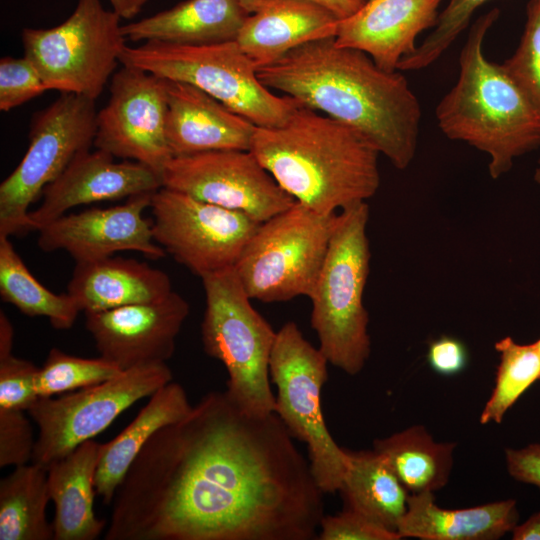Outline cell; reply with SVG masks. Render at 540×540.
<instances>
[{
    "label": "cell",
    "mask_w": 540,
    "mask_h": 540,
    "mask_svg": "<svg viewBox=\"0 0 540 540\" xmlns=\"http://www.w3.org/2000/svg\"><path fill=\"white\" fill-rule=\"evenodd\" d=\"M501 65L540 114V0L528 2L520 43Z\"/></svg>",
    "instance_id": "cell-34"
},
{
    "label": "cell",
    "mask_w": 540,
    "mask_h": 540,
    "mask_svg": "<svg viewBox=\"0 0 540 540\" xmlns=\"http://www.w3.org/2000/svg\"><path fill=\"white\" fill-rule=\"evenodd\" d=\"M112 10L121 19L130 20L137 16L148 0H109Z\"/></svg>",
    "instance_id": "cell-43"
},
{
    "label": "cell",
    "mask_w": 540,
    "mask_h": 540,
    "mask_svg": "<svg viewBox=\"0 0 540 540\" xmlns=\"http://www.w3.org/2000/svg\"><path fill=\"white\" fill-rule=\"evenodd\" d=\"M152 195L140 194L121 205L64 214L38 230L37 244L44 252L66 251L76 263L104 259L120 251L160 259L166 252L155 242L151 222L143 217Z\"/></svg>",
    "instance_id": "cell-17"
},
{
    "label": "cell",
    "mask_w": 540,
    "mask_h": 540,
    "mask_svg": "<svg viewBox=\"0 0 540 540\" xmlns=\"http://www.w3.org/2000/svg\"><path fill=\"white\" fill-rule=\"evenodd\" d=\"M123 370L103 358H82L52 348L39 368L36 392L39 398L73 392L105 382Z\"/></svg>",
    "instance_id": "cell-32"
},
{
    "label": "cell",
    "mask_w": 540,
    "mask_h": 540,
    "mask_svg": "<svg viewBox=\"0 0 540 540\" xmlns=\"http://www.w3.org/2000/svg\"><path fill=\"white\" fill-rule=\"evenodd\" d=\"M260 81L351 127L398 169L415 157L421 107L407 79L335 37L305 43L257 67Z\"/></svg>",
    "instance_id": "cell-2"
},
{
    "label": "cell",
    "mask_w": 540,
    "mask_h": 540,
    "mask_svg": "<svg viewBox=\"0 0 540 540\" xmlns=\"http://www.w3.org/2000/svg\"><path fill=\"white\" fill-rule=\"evenodd\" d=\"M50 500L46 468L33 462L15 467L0 481V540H53Z\"/></svg>",
    "instance_id": "cell-29"
},
{
    "label": "cell",
    "mask_w": 540,
    "mask_h": 540,
    "mask_svg": "<svg viewBox=\"0 0 540 540\" xmlns=\"http://www.w3.org/2000/svg\"><path fill=\"white\" fill-rule=\"evenodd\" d=\"M39 368L10 354L0 358V409L28 411L39 398L36 379Z\"/></svg>",
    "instance_id": "cell-36"
},
{
    "label": "cell",
    "mask_w": 540,
    "mask_h": 540,
    "mask_svg": "<svg viewBox=\"0 0 540 540\" xmlns=\"http://www.w3.org/2000/svg\"><path fill=\"white\" fill-rule=\"evenodd\" d=\"M162 186L262 223L296 201L284 191L250 150H219L172 157Z\"/></svg>",
    "instance_id": "cell-15"
},
{
    "label": "cell",
    "mask_w": 540,
    "mask_h": 540,
    "mask_svg": "<svg viewBox=\"0 0 540 540\" xmlns=\"http://www.w3.org/2000/svg\"><path fill=\"white\" fill-rule=\"evenodd\" d=\"M317 538L319 540H399L397 531L387 529L362 514L344 508L335 515H324Z\"/></svg>",
    "instance_id": "cell-38"
},
{
    "label": "cell",
    "mask_w": 540,
    "mask_h": 540,
    "mask_svg": "<svg viewBox=\"0 0 540 540\" xmlns=\"http://www.w3.org/2000/svg\"><path fill=\"white\" fill-rule=\"evenodd\" d=\"M14 330L7 315L0 311V358L12 354Z\"/></svg>",
    "instance_id": "cell-44"
},
{
    "label": "cell",
    "mask_w": 540,
    "mask_h": 540,
    "mask_svg": "<svg viewBox=\"0 0 540 540\" xmlns=\"http://www.w3.org/2000/svg\"><path fill=\"white\" fill-rule=\"evenodd\" d=\"M172 291L171 280L161 269L112 256L76 263L67 286V293L84 313L151 302Z\"/></svg>",
    "instance_id": "cell-22"
},
{
    "label": "cell",
    "mask_w": 540,
    "mask_h": 540,
    "mask_svg": "<svg viewBox=\"0 0 540 540\" xmlns=\"http://www.w3.org/2000/svg\"><path fill=\"white\" fill-rule=\"evenodd\" d=\"M534 179L540 185V160H539V166L537 167L535 171Z\"/></svg>",
    "instance_id": "cell-46"
},
{
    "label": "cell",
    "mask_w": 540,
    "mask_h": 540,
    "mask_svg": "<svg viewBox=\"0 0 540 540\" xmlns=\"http://www.w3.org/2000/svg\"><path fill=\"white\" fill-rule=\"evenodd\" d=\"M487 0H449L439 13L437 24L410 55L402 58L397 69L420 70L434 63L467 27L474 11Z\"/></svg>",
    "instance_id": "cell-33"
},
{
    "label": "cell",
    "mask_w": 540,
    "mask_h": 540,
    "mask_svg": "<svg viewBox=\"0 0 540 540\" xmlns=\"http://www.w3.org/2000/svg\"><path fill=\"white\" fill-rule=\"evenodd\" d=\"M534 345L538 348V350L540 351V338L534 342Z\"/></svg>",
    "instance_id": "cell-47"
},
{
    "label": "cell",
    "mask_w": 540,
    "mask_h": 540,
    "mask_svg": "<svg viewBox=\"0 0 540 540\" xmlns=\"http://www.w3.org/2000/svg\"><path fill=\"white\" fill-rule=\"evenodd\" d=\"M442 0H366L351 16L339 20L335 44L368 54L381 69L398 70L414 52L417 36L434 28Z\"/></svg>",
    "instance_id": "cell-19"
},
{
    "label": "cell",
    "mask_w": 540,
    "mask_h": 540,
    "mask_svg": "<svg viewBox=\"0 0 540 540\" xmlns=\"http://www.w3.org/2000/svg\"><path fill=\"white\" fill-rule=\"evenodd\" d=\"M172 378L166 363L148 364L123 370L105 382L58 398H38L27 411L39 428L32 462L47 469Z\"/></svg>",
    "instance_id": "cell-12"
},
{
    "label": "cell",
    "mask_w": 540,
    "mask_h": 540,
    "mask_svg": "<svg viewBox=\"0 0 540 540\" xmlns=\"http://www.w3.org/2000/svg\"><path fill=\"white\" fill-rule=\"evenodd\" d=\"M120 63L191 84L258 127L281 126L303 106L288 95L271 92L236 40L203 45L157 41L126 45Z\"/></svg>",
    "instance_id": "cell-6"
},
{
    "label": "cell",
    "mask_w": 540,
    "mask_h": 540,
    "mask_svg": "<svg viewBox=\"0 0 540 540\" xmlns=\"http://www.w3.org/2000/svg\"><path fill=\"white\" fill-rule=\"evenodd\" d=\"M48 90L34 64L27 57L1 58V111H10Z\"/></svg>",
    "instance_id": "cell-35"
},
{
    "label": "cell",
    "mask_w": 540,
    "mask_h": 540,
    "mask_svg": "<svg viewBox=\"0 0 540 540\" xmlns=\"http://www.w3.org/2000/svg\"><path fill=\"white\" fill-rule=\"evenodd\" d=\"M505 460L508 473L513 479L540 489V443L507 448Z\"/></svg>",
    "instance_id": "cell-40"
},
{
    "label": "cell",
    "mask_w": 540,
    "mask_h": 540,
    "mask_svg": "<svg viewBox=\"0 0 540 540\" xmlns=\"http://www.w3.org/2000/svg\"><path fill=\"white\" fill-rule=\"evenodd\" d=\"M120 21L100 0H78L61 24L22 30L24 56L49 90L96 100L126 47Z\"/></svg>",
    "instance_id": "cell-10"
},
{
    "label": "cell",
    "mask_w": 540,
    "mask_h": 540,
    "mask_svg": "<svg viewBox=\"0 0 540 540\" xmlns=\"http://www.w3.org/2000/svg\"><path fill=\"white\" fill-rule=\"evenodd\" d=\"M167 111L166 79L122 65L113 74L107 104L97 112L93 145L161 175L173 157L166 136Z\"/></svg>",
    "instance_id": "cell-14"
},
{
    "label": "cell",
    "mask_w": 540,
    "mask_h": 540,
    "mask_svg": "<svg viewBox=\"0 0 540 540\" xmlns=\"http://www.w3.org/2000/svg\"><path fill=\"white\" fill-rule=\"evenodd\" d=\"M166 136L173 157L250 150L258 126L201 89L167 80Z\"/></svg>",
    "instance_id": "cell-20"
},
{
    "label": "cell",
    "mask_w": 540,
    "mask_h": 540,
    "mask_svg": "<svg viewBox=\"0 0 540 540\" xmlns=\"http://www.w3.org/2000/svg\"><path fill=\"white\" fill-rule=\"evenodd\" d=\"M455 449V442L435 441L423 425L373 441V450L386 458L410 494L442 489L449 481Z\"/></svg>",
    "instance_id": "cell-28"
},
{
    "label": "cell",
    "mask_w": 540,
    "mask_h": 540,
    "mask_svg": "<svg viewBox=\"0 0 540 540\" xmlns=\"http://www.w3.org/2000/svg\"><path fill=\"white\" fill-rule=\"evenodd\" d=\"M114 158L100 149L75 156L44 188L39 207L29 212L33 231L75 206L154 193L162 187L161 175L150 167L131 160L115 162Z\"/></svg>",
    "instance_id": "cell-18"
},
{
    "label": "cell",
    "mask_w": 540,
    "mask_h": 540,
    "mask_svg": "<svg viewBox=\"0 0 540 540\" xmlns=\"http://www.w3.org/2000/svg\"><path fill=\"white\" fill-rule=\"evenodd\" d=\"M324 494L276 413L211 391L138 453L104 539L311 540Z\"/></svg>",
    "instance_id": "cell-1"
},
{
    "label": "cell",
    "mask_w": 540,
    "mask_h": 540,
    "mask_svg": "<svg viewBox=\"0 0 540 540\" xmlns=\"http://www.w3.org/2000/svg\"><path fill=\"white\" fill-rule=\"evenodd\" d=\"M427 361L438 374L453 376L465 369L468 350L461 340L443 335L429 343Z\"/></svg>",
    "instance_id": "cell-39"
},
{
    "label": "cell",
    "mask_w": 540,
    "mask_h": 540,
    "mask_svg": "<svg viewBox=\"0 0 540 540\" xmlns=\"http://www.w3.org/2000/svg\"><path fill=\"white\" fill-rule=\"evenodd\" d=\"M103 443L87 440L47 468L50 498L55 505L53 540H95L106 521L94 513L95 475Z\"/></svg>",
    "instance_id": "cell-23"
},
{
    "label": "cell",
    "mask_w": 540,
    "mask_h": 540,
    "mask_svg": "<svg viewBox=\"0 0 540 540\" xmlns=\"http://www.w3.org/2000/svg\"><path fill=\"white\" fill-rule=\"evenodd\" d=\"M248 15L236 0H185L121 29L132 42L203 45L236 40Z\"/></svg>",
    "instance_id": "cell-25"
},
{
    "label": "cell",
    "mask_w": 540,
    "mask_h": 540,
    "mask_svg": "<svg viewBox=\"0 0 540 540\" xmlns=\"http://www.w3.org/2000/svg\"><path fill=\"white\" fill-rule=\"evenodd\" d=\"M328 363L294 321L286 322L277 331L269 364L270 378L277 388L275 413L293 438L306 444L320 489L335 493L347 468L348 453L331 436L321 409Z\"/></svg>",
    "instance_id": "cell-9"
},
{
    "label": "cell",
    "mask_w": 540,
    "mask_h": 540,
    "mask_svg": "<svg viewBox=\"0 0 540 540\" xmlns=\"http://www.w3.org/2000/svg\"><path fill=\"white\" fill-rule=\"evenodd\" d=\"M249 14L253 13L259 0H236Z\"/></svg>",
    "instance_id": "cell-45"
},
{
    "label": "cell",
    "mask_w": 540,
    "mask_h": 540,
    "mask_svg": "<svg viewBox=\"0 0 540 540\" xmlns=\"http://www.w3.org/2000/svg\"><path fill=\"white\" fill-rule=\"evenodd\" d=\"M95 100L61 95L38 112L26 153L0 185V237L33 231L28 208L79 153L89 150L96 133Z\"/></svg>",
    "instance_id": "cell-11"
},
{
    "label": "cell",
    "mask_w": 540,
    "mask_h": 540,
    "mask_svg": "<svg viewBox=\"0 0 540 540\" xmlns=\"http://www.w3.org/2000/svg\"><path fill=\"white\" fill-rule=\"evenodd\" d=\"M519 521L513 499L461 509L439 507L433 493H412L398 524L402 538L421 540H497L512 531Z\"/></svg>",
    "instance_id": "cell-24"
},
{
    "label": "cell",
    "mask_w": 540,
    "mask_h": 540,
    "mask_svg": "<svg viewBox=\"0 0 540 540\" xmlns=\"http://www.w3.org/2000/svg\"><path fill=\"white\" fill-rule=\"evenodd\" d=\"M499 16L497 8L472 25L459 57V77L436 107L442 133L490 156L493 179L514 158L540 148V114L502 65L489 61L483 41Z\"/></svg>",
    "instance_id": "cell-4"
},
{
    "label": "cell",
    "mask_w": 540,
    "mask_h": 540,
    "mask_svg": "<svg viewBox=\"0 0 540 540\" xmlns=\"http://www.w3.org/2000/svg\"><path fill=\"white\" fill-rule=\"evenodd\" d=\"M330 11L339 20L358 11L366 0H308Z\"/></svg>",
    "instance_id": "cell-41"
},
{
    "label": "cell",
    "mask_w": 540,
    "mask_h": 540,
    "mask_svg": "<svg viewBox=\"0 0 540 540\" xmlns=\"http://www.w3.org/2000/svg\"><path fill=\"white\" fill-rule=\"evenodd\" d=\"M156 243L200 278L234 267L260 222L162 186L150 204Z\"/></svg>",
    "instance_id": "cell-13"
},
{
    "label": "cell",
    "mask_w": 540,
    "mask_h": 540,
    "mask_svg": "<svg viewBox=\"0 0 540 540\" xmlns=\"http://www.w3.org/2000/svg\"><path fill=\"white\" fill-rule=\"evenodd\" d=\"M339 19L308 0H259L236 42L256 67L311 41L335 37Z\"/></svg>",
    "instance_id": "cell-21"
},
{
    "label": "cell",
    "mask_w": 540,
    "mask_h": 540,
    "mask_svg": "<svg viewBox=\"0 0 540 540\" xmlns=\"http://www.w3.org/2000/svg\"><path fill=\"white\" fill-rule=\"evenodd\" d=\"M189 313L188 301L173 290L159 300L84 314L100 356L127 370L166 363Z\"/></svg>",
    "instance_id": "cell-16"
},
{
    "label": "cell",
    "mask_w": 540,
    "mask_h": 540,
    "mask_svg": "<svg viewBox=\"0 0 540 540\" xmlns=\"http://www.w3.org/2000/svg\"><path fill=\"white\" fill-rule=\"evenodd\" d=\"M0 296L27 316L48 318L59 330L71 328L81 312L67 292L53 293L32 275L9 237H0Z\"/></svg>",
    "instance_id": "cell-30"
},
{
    "label": "cell",
    "mask_w": 540,
    "mask_h": 540,
    "mask_svg": "<svg viewBox=\"0 0 540 540\" xmlns=\"http://www.w3.org/2000/svg\"><path fill=\"white\" fill-rule=\"evenodd\" d=\"M25 411L0 409V467L20 466L32 460L36 440Z\"/></svg>",
    "instance_id": "cell-37"
},
{
    "label": "cell",
    "mask_w": 540,
    "mask_h": 540,
    "mask_svg": "<svg viewBox=\"0 0 540 540\" xmlns=\"http://www.w3.org/2000/svg\"><path fill=\"white\" fill-rule=\"evenodd\" d=\"M513 540H540V511L533 513L511 531Z\"/></svg>",
    "instance_id": "cell-42"
},
{
    "label": "cell",
    "mask_w": 540,
    "mask_h": 540,
    "mask_svg": "<svg viewBox=\"0 0 540 540\" xmlns=\"http://www.w3.org/2000/svg\"><path fill=\"white\" fill-rule=\"evenodd\" d=\"M201 279L205 293L203 348L226 368L225 391L251 414L275 413L269 364L277 332L252 306L234 267Z\"/></svg>",
    "instance_id": "cell-7"
},
{
    "label": "cell",
    "mask_w": 540,
    "mask_h": 540,
    "mask_svg": "<svg viewBox=\"0 0 540 540\" xmlns=\"http://www.w3.org/2000/svg\"><path fill=\"white\" fill-rule=\"evenodd\" d=\"M337 214L317 213L299 202L260 223L234 270L248 296L263 303L309 297Z\"/></svg>",
    "instance_id": "cell-8"
},
{
    "label": "cell",
    "mask_w": 540,
    "mask_h": 540,
    "mask_svg": "<svg viewBox=\"0 0 540 540\" xmlns=\"http://www.w3.org/2000/svg\"><path fill=\"white\" fill-rule=\"evenodd\" d=\"M369 207L356 203L337 214L323 266L309 296L310 323L328 362L358 374L371 352L368 312L363 304L370 264L366 235Z\"/></svg>",
    "instance_id": "cell-5"
},
{
    "label": "cell",
    "mask_w": 540,
    "mask_h": 540,
    "mask_svg": "<svg viewBox=\"0 0 540 540\" xmlns=\"http://www.w3.org/2000/svg\"><path fill=\"white\" fill-rule=\"evenodd\" d=\"M500 354L495 385L483 407L479 422L500 424L507 411L540 380V351L531 344H518L505 337L494 345Z\"/></svg>",
    "instance_id": "cell-31"
},
{
    "label": "cell",
    "mask_w": 540,
    "mask_h": 540,
    "mask_svg": "<svg viewBox=\"0 0 540 540\" xmlns=\"http://www.w3.org/2000/svg\"><path fill=\"white\" fill-rule=\"evenodd\" d=\"M338 490L345 507L393 531L407 510L409 492L384 456L376 451H350Z\"/></svg>",
    "instance_id": "cell-27"
},
{
    "label": "cell",
    "mask_w": 540,
    "mask_h": 540,
    "mask_svg": "<svg viewBox=\"0 0 540 540\" xmlns=\"http://www.w3.org/2000/svg\"><path fill=\"white\" fill-rule=\"evenodd\" d=\"M250 151L295 201L320 214L366 202L380 185L379 152L305 106L281 126L257 127Z\"/></svg>",
    "instance_id": "cell-3"
},
{
    "label": "cell",
    "mask_w": 540,
    "mask_h": 540,
    "mask_svg": "<svg viewBox=\"0 0 540 540\" xmlns=\"http://www.w3.org/2000/svg\"><path fill=\"white\" fill-rule=\"evenodd\" d=\"M191 408L183 386L171 381L150 396L148 403L121 433L103 443L95 490L104 505L112 504L130 465L151 436L160 428L182 419Z\"/></svg>",
    "instance_id": "cell-26"
}]
</instances>
